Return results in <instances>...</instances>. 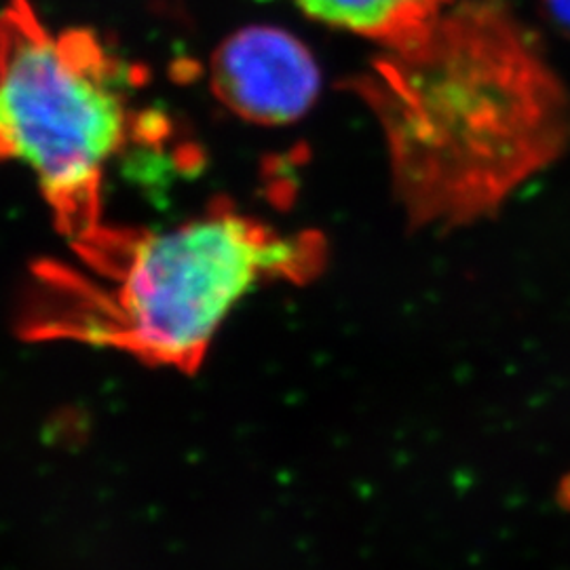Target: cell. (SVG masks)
<instances>
[{
	"label": "cell",
	"instance_id": "cell-1",
	"mask_svg": "<svg viewBox=\"0 0 570 570\" xmlns=\"http://www.w3.org/2000/svg\"><path fill=\"white\" fill-rule=\"evenodd\" d=\"M414 228L494 216L570 148V91L505 0H454L351 81Z\"/></svg>",
	"mask_w": 570,
	"mask_h": 570
},
{
	"label": "cell",
	"instance_id": "cell-2",
	"mask_svg": "<svg viewBox=\"0 0 570 570\" xmlns=\"http://www.w3.org/2000/svg\"><path fill=\"white\" fill-rule=\"evenodd\" d=\"M75 256L87 271L32 268L18 313L23 341L110 346L146 364L195 370L247 292L311 279L326 244L226 207L161 233L106 226Z\"/></svg>",
	"mask_w": 570,
	"mask_h": 570
},
{
	"label": "cell",
	"instance_id": "cell-3",
	"mask_svg": "<svg viewBox=\"0 0 570 570\" xmlns=\"http://www.w3.org/2000/svg\"><path fill=\"white\" fill-rule=\"evenodd\" d=\"M134 82L96 32L53 30L30 0L0 11V161L32 171L72 252L108 226L106 169L142 131Z\"/></svg>",
	"mask_w": 570,
	"mask_h": 570
},
{
	"label": "cell",
	"instance_id": "cell-4",
	"mask_svg": "<svg viewBox=\"0 0 570 570\" xmlns=\"http://www.w3.org/2000/svg\"><path fill=\"white\" fill-rule=\"evenodd\" d=\"M209 81L216 98L256 125H289L305 117L320 94L313 53L289 32L247 26L212 56Z\"/></svg>",
	"mask_w": 570,
	"mask_h": 570
},
{
	"label": "cell",
	"instance_id": "cell-5",
	"mask_svg": "<svg viewBox=\"0 0 570 570\" xmlns=\"http://www.w3.org/2000/svg\"><path fill=\"white\" fill-rule=\"evenodd\" d=\"M308 18L341 28L381 47L421 35L454 0H294Z\"/></svg>",
	"mask_w": 570,
	"mask_h": 570
},
{
	"label": "cell",
	"instance_id": "cell-6",
	"mask_svg": "<svg viewBox=\"0 0 570 570\" xmlns=\"http://www.w3.org/2000/svg\"><path fill=\"white\" fill-rule=\"evenodd\" d=\"M541 7L551 26L570 39V0H541Z\"/></svg>",
	"mask_w": 570,
	"mask_h": 570
}]
</instances>
